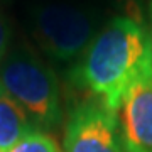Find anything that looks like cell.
Returning a JSON list of instances; mask_svg holds the SVG:
<instances>
[{
    "instance_id": "obj_7",
    "label": "cell",
    "mask_w": 152,
    "mask_h": 152,
    "mask_svg": "<svg viewBox=\"0 0 152 152\" xmlns=\"http://www.w3.org/2000/svg\"><path fill=\"white\" fill-rule=\"evenodd\" d=\"M7 152H61L58 142L42 130H34Z\"/></svg>"
},
{
    "instance_id": "obj_10",
    "label": "cell",
    "mask_w": 152,
    "mask_h": 152,
    "mask_svg": "<svg viewBox=\"0 0 152 152\" xmlns=\"http://www.w3.org/2000/svg\"><path fill=\"white\" fill-rule=\"evenodd\" d=\"M107 2H110V4H124V2H129V0H107Z\"/></svg>"
},
{
    "instance_id": "obj_9",
    "label": "cell",
    "mask_w": 152,
    "mask_h": 152,
    "mask_svg": "<svg viewBox=\"0 0 152 152\" xmlns=\"http://www.w3.org/2000/svg\"><path fill=\"white\" fill-rule=\"evenodd\" d=\"M149 49H151V59H152V0H149Z\"/></svg>"
},
{
    "instance_id": "obj_4",
    "label": "cell",
    "mask_w": 152,
    "mask_h": 152,
    "mask_svg": "<svg viewBox=\"0 0 152 152\" xmlns=\"http://www.w3.org/2000/svg\"><path fill=\"white\" fill-rule=\"evenodd\" d=\"M64 152H125L117 113L98 100L71 108L64 127Z\"/></svg>"
},
{
    "instance_id": "obj_5",
    "label": "cell",
    "mask_w": 152,
    "mask_h": 152,
    "mask_svg": "<svg viewBox=\"0 0 152 152\" xmlns=\"http://www.w3.org/2000/svg\"><path fill=\"white\" fill-rule=\"evenodd\" d=\"M125 152H152V59L149 58L117 110Z\"/></svg>"
},
{
    "instance_id": "obj_2",
    "label": "cell",
    "mask_w": 152,
    "mask_h": 152,
    "mask_svg": "<svg viewBox=\"0 0 152 152\" xmlns=\"http://www.w3.org/2000/svg\"><path fill=\"white\" fill-rule=\"evenodd\" d=\"M27 27L37 48L59 64L83 58L103 27L95 9L81 0H37L29 7Z\"/></svg>"
},
{
    "instance_id": "obj_8",
    "label": "cell",
    "mask_w": 152,
    "mask_h": 152,
    "mask_svg": "<svg viewBox=\"0 0 152 152\" xmlns=\"http://www.w3.org/2000/svg\"><path fill=\"white\" fill-rule=\"evenodd\" d=\"M10 42H12V27L9 26L5 15L0 12V61L9 53Z\"/></svg>"
},
{
    "instance_id": "obj_6",
    "label": "cell",
    "mask_w": 152,
    "mask_h": 152,
    "mask_svg": "<svg viewBox=\"0 0 152 152\" xmlns=\"http://www.w3.org/2000/svg\"><path fill=\"white\" fill-rule=\"evenodd\" d=\"M34 130L39 129L0 81V152H7Z\"/></svg>"
},
{
    "instance_id": "obj_3",
    "label": "cell",
    "mask_w": 152,
    "mask_h": 152,
    "mask_svg": "<svg viewBox=\"0 0 152 152\" xmlns=\"http://www.w3.org/2000/svg\"><path fill=\"white\" fill-rule=\"evenodd\" d=\"M0 81L39 130H54L63 120L59 81L37 54L15 46L0 61Z\"/></svg>"
},
{
    "instance_id": "obj_1",
    "label": "cell",
    "mask_w": 152,
    "mask_h": 152,
    "mask_svg": "<svg viewBox=\"0 0 152 152\" xmlns=\"http://www.w3.org/2000/svg\"><path fill=\"white\" fill-rule=\"evenodd\" d=\"M151 58L149 32L129 15L110 19L75 66V81L88 88L110 110L120 107L125 90Z\"/></svg>"
}]
</instances>
